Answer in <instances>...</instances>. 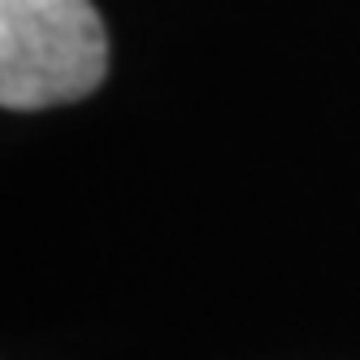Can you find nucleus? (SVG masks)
Wrapping results in <instances>:
<instances>
[{"label": "nucleus", "instance_id": "nucleus-1", "mask_svg": "<svg viewBox=\"0 0 360 360\" xmlns=\"http://www.w3.org/2000/svg\"><path fill=\"white\" fill-rule=\"evenodd\" d=\"M109 35L91 0H0V105L35 113L91 96Z\"/></svg>", "mask_w": 360, "mask_h": 360}]
</instances>
